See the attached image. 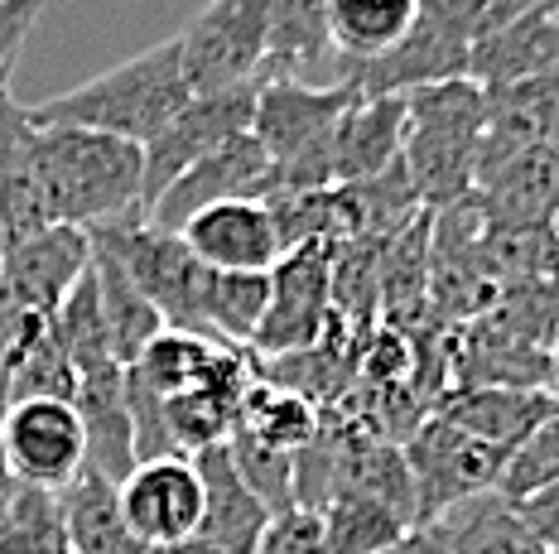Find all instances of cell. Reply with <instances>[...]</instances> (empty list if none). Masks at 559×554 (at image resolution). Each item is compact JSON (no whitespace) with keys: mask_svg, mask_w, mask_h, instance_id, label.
Instances as JSON below:
<instances>
[{"mask_svg":"<svg viewBox=\"0 0 559 554\" xmlns=\"http://www.w3.org/2000/svg\"><path fill=\"white\" fill-rule=\"evenodd\" d=\"M559 121V73L521 77V83L483 87V145H477V179L502 159L531 145H550Z\"/></svg>","mask_w":559,"mask_h":554,"instance_id":"obj_16","label":"cell"},{"mask_svg":"<svg viewBox=\"0 0 559 554\" xmlns=\"http://www.w3.org/2000/svg\"><path fill=\"white\" fill-rule=\"evenodd\" d=\"M483 227H550L559 213V149L531 145L473 183Z\"/></svg>","mask_w":559,"mask_h":554,"instance_id":"obj_15","label":"cell"},{"mask_svg":"<svg viewBox=\"0 0 559 554\" xmlns=\"http://www.w3.org/2000/svg\"><path fill=\"white\" fill-rule=\"evenodd\" d=\"M255 87L261 83H241V87H223V92H193L174 121L155 135L145 149V207L169 189L174 179L189 165H198L203 155H213L223 141L251 131V111H255Z\"/></svg>","mask_w":559,"mask_h":554,"instance_id":"obj_9","label":"cell"},{"mask_svg":"<svg viewBox=\"0 0 559 554\" xmlns=\"http://www.w3.org/2000/svg\"><path fill=\"white\" fill-rule=\"evenodd\" d=\"M449 77H468V39H459L453 29L419 15L415 29L405 34L391 53H381L377 63L357 68L347 83H357L362 97H391V92L449 83Z\"/></svg>","mask_w":559,"mask_h":554,"instance_id":"obj_21","label":"cell"},{"mask_svg":"<svg viewBox=\"0 0 559 554\" xmlns=\"http://www.w3.org/2000/svg\"><path fill=\"white\" fill-rule=\"evenodd\" d=\"M271 10L275 0H207L179 29L189 92L261 83V63L271 49Z\"/></svg>","mask_w":559,"mask_h":554,"instance_id":"obj_6","label":"cell"},{"mask_svg":"<svg viewBox=\"0 0 559 554\" xmlns=\"http://www.w3.org/2000/svg\"><path fill=\"white\" fill-rule=\"evenodd\" d=\"M53 333L63 338L68 357H73L78 376L92 372L102 362H116L111 357V338H107V318H102V299H97V280H92V261L83 270V280L68 290V299L53 314Z\"/></svg>","mask_w":559,"mask_h":554,"instance_id":"obj_33","label":"cell"},{"mask_svg":"<svg viewBox=\"0 0 559 554\" xmlns=\"http://www.w3.org/2000/svg\"><path fill=\"white\" fill-rule=\"evenodd\" d=\"M87 261L92 237L83 227L53 222L34 237L10 241L0 261V342H10L34 323H49L68 290L83 280Z\"/></svg>","mask_w":559,"mask_h":554,"instance_id":"obj_5","label":"cell"},{"mask_svg":"<svg viewBox=\"0 0 559 554\" xmlns=\"http://www.w3.org/2000/svg\"><path fill=\"white\" fill-rule=\"evenodd\" d=\"M0 261H5V232H0Z\"/></svg>","mask_w":559,"mask_h":554,"instance_id":"obj_45","label":"cell"},{"mask_svg":"<svg viewBox=\"0 0 559 554\" xmlns=\"http://www.w3.org/2000/svg\"><path fill=\"white\" fill-rule=\"evenodd\" d=\"M189 97L193 92L189 77H183L179 34H174V39L150 44L135 59L29 107V117L39 125H87V131H107L121 135V141L150 145Z\"/></svg>","mask_w":559,"mask_h":554,"instance_id":"obj_2","label":"cell"},{"mask_svg":"<svg viewBox=\"0 0 559 554\" xmlns=\"http://www.w3.org/2000/svg\"><path fill=\"white\" fill-rule=\"evenodd\" d=\"M251 554H333V550H329V535H323V516L289 502L271 511V521H265Z\"/></svg>","mask_w":559,"mask_h":554,"instance_id":"obj_37","label":"cell"},{"mask_svg":"<svg viewBox=\"0 0 559 554\" xmlns=\"http://www.w3.org/2000/svg\"><path fill=\"white\" fill-rule=\"evenodd\" d=\"M78 420H83L87 438V463L102 478L121 482L135 468V430H131V400H126V366L121 362H102L92 372L78 376L73 390Z\"/></svg>","mask_w":559,"mask_h":554,"instance_id":"obj_22","label":"cell"},{"mask_svg":"<svg viewBox=\"0 0 559 554\" xmlns=\"http://www.w3.org/2000/svg\"><path fill=\"white\" fill-rule=\"evenodd\" d=\"M319 424H323V414H319L313 400H305L299 390L280 386V381H271V376H251L247 396H241L237 430L231 434H247L251 444L295 458L299 448L319 434Z\"/></svg>","mask_w":559,"mask_h":554,"instance_id":"obj_30","label":"cell"},{"mask_svg":"<svg viewBox=\"0 0 559 554\" xmlns=\"http://www.w3.org/2000/svg\"><path fill=\"white\" fill-rule=\"evenodd\" d=\"M535 0H419V15L435 25L453 29L459 39H468V49L477 39H487L492 29H502L507 20H516L521 10H531Z\"/></svg>","mask_w":559,"mask_h":554,"instance_id":"obj_36","label":"cell"},{"mask_svg":"<svg viewBox=\"0 0 559 554\" xmlns=\"http://www.w3.org/2000/svg\"><path fill=\"white\" fill-rule=\"evenodd\" d=\"M271 309V270H213L207 285V338L251 352L255 328Z\"/></svg>","mask_w":559,"mask_h":554,"instance_id":"obj_31","label":"cell"},{"mask_svg":"<svg viewBox=\"0 0 559 554\" xmlns=\"http://www.w3.org/2000/svg\"><path fill=\"white\" fill-rule=\"evenodd\" d=\"M323 516V535H329L333 554H377L395 545L405 530H415V506L395 502L386 492H333L329 502L319 506Z\"/></svg>","mask_w":559,"mask_h":554,"instance_id":"obj_28","label":"cell"},{"mask_svg":"<svg viewBox=\"0 0 559 554\" xmlns=\"http://www.w3.org/2000/svg\"><path fill=\"white\" fill-rule=\"evenodd\" d=\"M555 410L559 406L550 400L545 386H463L444 400L439 414L453 424H463L468 434L487 438V444L502 448V454H511V448Z\"/></svg>","mask_w":559,"mask_h":554,"instance_id":"obj_25","label":"cell"},{"mask_svg":"<svg viewBox=\"0 0 559 554\" xmlns=\"http://www.w3.org/2000/svg\"><path fill=\"white\" fill-rule=\"evenodd\" d=\"M121 511L140 545H174V540L198 535L203 521V482L189 454L145 458L126 472L121 482Z\"/></svg>","mask_w":559,"mask_h":554,"instance_id":"obj_12","label":"cell"},{"mask_svg":"<svg viewBox=\"0 0 559 554\" xmlns=\"http://www.w3.org/2000/svg\"><path fill=\"white\" fill-rule=\"evenodd\" d=\"M401 454L415 482L419 521H435L439 511L468 502L477 492H497V472L507 463L502 448H492L487 438L468 434L463 424L444 420V414L419 424Z\"/></svg>","mask_w":559,"mask_h":554,"instance_id":"obj_7","label":"cell"},{"mask_svg":"<svg viewBox=\"0 0 559 554\" xmlns=\"http://www.w3.org/2000/svg\"><path fill=\"white\" fill-rule=\"evenodd\" d=\"M377 554H449L444 550V540H439V530L429 526V521H419L415 530H405L395 545H386V550H377Z\"/></svg>","mask_w":559,"mask_h":554,"instance_id":"obj_40","label":"cell"},{"mask_svg":"<svg viewBox=\"0 0 559 554\" xmlns=\"http://www.w3.org/2000/svg\"><path fill=\"white\" fill-rule=\"evenodd\" d=\"M357 83L337 77V83H305V77H265L255 87L251 135L265 145L271 165H285L299 149L323 141V131L353 107Z\"/></svg>","mask_w":559,"mask_h":554,"instance_id":"obj_13","label":"cell"},{"mask_svg":"<svg viewBox=\"0 0 559 554\" xmlns=\"http://www.w3.org/2000/svg\"><path fill=\"white\" fill-rule=\"evenodd\" d=\"M511 511L526 521V530L535 540H540L545 550L559 545V482H550V487L521 496V502H511Z\"/></svg>","mask_w":559,"mask_h":554,"instance_id":"obj_39","label":"cell"},{"mask_svg":"<svg viewBox=\"0 0 559 554\" xmlns=\"http://www.w3.org/2000/svg\"><path fill=\"white\" fill-rule=\"evenodd\" d=\"M179 237L198 251V261H207L213 270H271L285 256L275 213L265 198H231L213 203L203 213H193L179 227Z\"/></svg>","mask_w":559,"mask_h":554,"instance_id":"obj_14","label":"cell"},{"mask_svg":"<svg viewBox=\"0 0 559 554\" xmlns=\"http://www.w3.org/2000/svg\"><path fill=\"white\" fill-rule=\"evenodd\" d=\"M540 73H559V0H535L468 49V77L477 87H502Z\"/></svg>","mask_w":559,"mask_h":554,"instance_id":"obj_19","label":"cell"},{"mask_svg":"<svg viewBox=\"0 0 559 554\" xmlns=\"http://www.w3.org/2000/svg\"><path fill=\"white\" fill-rule=\"evenodd\" d=\"M545 390H550V400L559 406V328H555V338H550V376H545Z\"/></svg>","mask_w":559,"mask_h":554,"instance_id":"obj_43","label":"cell"},{"mask_svg":"<svg viewBox=\"0 0 559 554\" xmlns=\"http://www.w3.org/2000/svg\"><path fill=\"white\" fill-rule=\"evenodd\" d=\"M189 458L198 468V482H203V521H198V535L223 554H251L265 521H271V506L241 478L231 444L223 438V444H207Z\"/></svg>","mask_w":559,"mask_h":554,"instance_id":"obj_17","label":"cell"},{"mask_svg":"<svg viewBox=\"0 0 559 554\" xmlns=\"http://www.w3.org/2000/svg\"><path fill=\"white\" fill-rule=\"evenodd\" d=\"M217 352H223L217 338H203V333H189V328H159L155 338L145 342V352L131 362V372L145 381L150 390L174 396V390H189L193 381L217 362Z\"/></svg>","mask_w":559,"mask_h":554,"instance_id":"obj_32","label":"cell"},{"mask_svg":"<svg viewBox=\"0 0 559 554\" xmlns=\"http://www.w3.org/2000/svg\"><path fill=\"white\" fill-rule=\"evenodd\" d=\"M323 73H333V83H337V59L329 44L323 0H275L271 49H265V63H261V83L265 77H305V83H319Z\"/></svg>","mask_w":559,"mask_h":554,"instance_id":"obj_26","label":"cell"},{"mask_svg":"<svg viewBox=\"0 0 559 554\" xmlns=\"http://www.w3.org/2000/svg\"><path fill=\"white\" fill-rule=\"evenodd\" d=\"M429 526L439 530L449 554H545V545L497 492H477L468 502L439 511Z\"/></svg>","mask_w":559,"mask_h":554,"instance_id":"obj_29","label":"cell"},{"mask_svg":"<svg viewBox=\"0 0 559 554\" xmlns=\"http://www.w3.org/2000/svg\"><path fill=\"white\" fill-rule=\"evenodd\" d=\"M44 5H49V0H0V87H10L15 59H20V49H25L29 29L39 25Z\"/></svg>","mask_w":559,"mask_h":554,"instance_id":"obj_38","label":"cell"},{"mask_svg":"<svg viewBox=\"0 0 559 554\" xmlns=\"http://www.w3.org/2000/svg\"><path fill=\"white\" fill-rule=\"evenodd\" d=\"M550 145H555V149H559V121H555V135H550Z\"/></svg>","mask_w":559,"mask_h":554,"instance_id":"obj_44","label":"cell"},{"mask_svg":"<svg viewBox=\"0 0 559 554\" xmlns=\"http://www.w3.org/2000/svg\"><path fill=\"white\" fill-rule=\"evenodd\" d=\"M49 207H44V183H39V149H34V117L0 87V232L5 246L20 237L44 232Z\"/></svg>","mask_w":559,"mask_h":554,"instance_id":"obj_20","label":"cell"},{"mask_svg":"<svg viewBox=\"0 0 559 554\" xmlns=\"http://www.w3.org/2000/svg\"><path fill=\"white\" fill-rule=\"evenodd\" d=\"M15 492H20V478L10 472V458H5V444H0V516H5V506L15 502Z\"/></svg>","mask_w":559,"mask_h":554,"instance_id":"obj_42","label":"cell"},{"mask_svg":"<svg viewBox=\"0 0 559 554\" xmlns=\"http://www.w3.org/2000/svg\"><path fill=\"white\" fill-rule=\"evenodd\" d=\"M145 554H223V550H213L203 535H189V540H174V545H150Z\"/></svg>","mask_w":559,"mask_h":554,"instance_id":"obj_41","label":"cell"},{"mask_svg":"<svg viewBox=\"0 0 559 554\" xmlns=\"http://www.w3.org/2000/svg\"><path fill=\"white\" fill-rule=\"evenodd\" d=\"M545 554H559V545H550V550H545Z\"/></svg>","mask_w":559,"mask_h":554,"instance_id":"obj_47","label":"cell"},{"mask_svg":"<svg viewBox=\"0 0 559 554\" xmlns=\"http://www.w3.org/2000/svg\"><path fill=\"white\" fill-rule=\"evenodd\" d=\"M323 15H329L337 77H353L415 29L419 0H323Z\"/></svg>","mask_w":559,"mask_h":554,"instance_id":"obj_24","label":"cell"},{"mask_svg":"<svg viewBox=\"0 0 559 554\" xmlns=\"http://www.w3.org/2000/svg\"><path fill=\"white\" fill-rule=\"evenodd\" d=\"M271 189H275L271 155H265V145L255 141L251 131H241V135H231V141L217 145L213 155H203L198 165L183 169V174L145 207V222L179 232V227L189 222L193 213H203V207L231 203V198H271Z\"/></svg>","mask_w":559,"mask_h":554,"instance_id":"obj_10","label":"cell"},{"mask_svg":"<svg viewBox=\"0 0 559 554\" xmlns=\"http://www.w3.org/2000/svg\"><path fill=\"white\" fill-rule=\"evenodd\" d=\"M58 521H63V545L68 554H145L126 526L121 511V487L102 478L97 468H83L73 482L58 487Z\"/></svg>","mask_w":559,"mask_h":554,"instance_id":"obj_23","label":"cell"},{"mask_svg":"<svg viewBox=\"0 0 559 554\" xmlns=\"http://www.w3.org/2000/svg\"><path fill=\"white\" fill-rule=\"evenodd\" d=\"M401 131H405V97H362L357 92L353 107L343 111L329 135H323V155H329V179L337 183H367L381 169L401 159Z\"/></svg>","mask_w":559,"mask_h":554,"instance_id":"obj_18","label":"cell"},{"mask_svg":"<svg viewBox=\"0 0 559 554\" xmlns=\"http://www.w3.org/2000/svg\"><path fill=\"white\" fill-rule=\"evenodd\" d=\"M0 444L25 487L58 492L87 463V438L73 400H15L0 410Z\"/></svg>","mask_w":559,"mask_h":554,"instance_id":"obj_11","label":"cell"},{"mask_svg":"<svg viewBox=\"0 0 559 554\" xmlns=\"http://www.w3.org/2000/svg\"><path fill=\"white\" fill-rule=\"evenodd\" d=\"M97 241L121 256L126 275L140 285V294L159 309L165 328H189L207 338V285L213 265L198 261V251L169 227H150L145 217H121V222L87 227Z\"/></svg>","mask_w":559,"mask_h":554,"instance_id":"obj_4","label":"cell"},{"mask_svg":"<svg viewBox=\"0 0 559 554\" xmlns=\"http://www.w3.org/2000/svg\"><path fill=\"white\" fill-rule=\"evenodd\" d=\"M92 237V232H87ZM92 280H97V299H102V318H107V338H111V357L121 366H131L145 342L165 328L159 309L140 294V285L126 275L121 256L107 246V241L92 237Z\"/></svg>","mask_w":559,"mask_h":554,"instance_id":"obj_27","label":"cell"},{"mask_svg":"<svg viewBox=\"0 0 559 554\" xmlns=\"http://www.w3.org/2000/svg\"><path fill=\"white\" fill-rule=\"evenodd\" d=\"M559 482V410L545 414L535 430L507 454L502 472H497V496L502 502H521V496Z\"/></svg>","mask_w":559,"mask_h":554,"instance_id":"obj_35","label":"cell"},{"mask_svg":"<svg viewBox=\"0 0 559 554\" xmlns=\"http://www.w3.org/2000/svg\"><path fill=\"white\" fill-rule=\"evenodd\" d=\"M34 149L49 222L87 232L121 217H145V149L135 141L87 125L34 121Z\"/></svg>","mask_w":559,"mask_h":554,"instance_id":"obj_1","label":"cell"},{"mask_svg":"<svg viewBox=\"0 0 559 554\" xmlns=\"http://www.w3.org/2000/svg\"><path fill=\"white\" fill-rule=\"evenodd\" d=\"M550 227H555V241H559V213H555V222H550Z\"/></svg>","mask_w":559,"mask_h":554,"instance_id":"obj_46","label":"cell"},{"mask_svg":"<svg viewBox=\"0 0 559 554\" xmlns=\"http://www.w3.org/2000/svg\"><path fill=\"white\" fill-rule=\"evenodd\" d=\"M333 323V241L289 246L271 265V309L255 328L251 357H285L329 333Z\"/></svg>","mask_w":559,"mask_h":554,"instance_id":"obj_8","label":"cell"},{"mask_svg":"<svg viewBox=\"0 0 559 554\" xmlns=\"http://www.w3.org/2000/svg\"><path fill=\"white\" fill-rule=\"evenodd\" d=\"M401 131V165L425 213L463 203L477 183V145H483V87L473 77L411 87Z\"/></svg>","mask_w":559,"mask_h":554,"instance_id":"obj_3","label":"cell"},{"mask_svg":"<svg viewBox=\"0 0 559 554\" xmlns=\"http://www.w3.org/2000/svg\"><path fill=\"white\" fill-rule=\"evenodd\" d=\"M0 554H68L63 521H58V492L25 487L0 516Z\"/></svg>","mask_w":559,"mask_h":554,"instance_id":"obj_34","label":"cell"}]
</instances>
